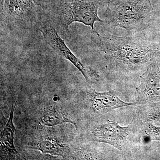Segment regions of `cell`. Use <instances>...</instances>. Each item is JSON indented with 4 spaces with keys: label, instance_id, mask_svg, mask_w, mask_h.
Returning <instances> with one entry per match:
<instances>
[{
    "label": "cell",
    "instance_id": "obj_4",
    "mask_svg": "<svg viewBox=\"0 0 160 160\" xmlns=\"http://www.w3.org/2000/svg\"><path fill=\"white\" fill-rule=\"evenodd\" d=\"M102 3L98 1L85 2L80 0H61L52 10V20L64 30H68L72 23L78 22L91 27L96 34V22H104L98 14V9Z\"/></svg>",
    "mask_w": 160,
    "mask_h": 160
},
{
    "label": "cell",
    "instance_id": "obj_3",
    "mask_svg": "<svg viewBox=\"0 0 160 160\" xmlns=\"http://www.w3.org/2000/svg\"><path fill=\"white\" fill-rule=\"evenodd\" d=\"M153 14L150 0H109L104 22L134 34L149 26Z\"/></svg>",
    "mask_w": 160,
    "mask_h": 160
},
{
    "label": "cell",
    "instance_id": "obj_2",
    "mask_svg": "<svg viewBox=\"0 0 160 160\" xmlns=\"http://www.w3.org/2000/svg\"><path fill=\"white\" fill-rule=\"evenodd\" d=\"M101 117L81 121L76 129L80 142L106 143L121 152L126 158L137 146L141 144L142 120L138 115L133 116L128 126L122 127L116 122L102 121Z\"/></svg>",
    "mask_w": 160,
    "mask_h": 160
},
{
    "label": "cell",
    "instance_id": "obj_6",
    "mask_svg": "<svg viewBox=\"0 0 160 160\" xmlns=\"http://www.w3.org/2000/svg\"><path fill=\"white\" fill-rule=\"evenodd\" d=\"M43 35V38L47 45L53 51L63 58L68 60L82 73L89 84H96L98 82L100 75L99 72L90 67L83 64L72 52L66 46L64 40L58 34L53 26L48 22H44L39 29Z\"/></svg>",
    "mask_w": 160,
    "mask_h": 160
},
{
    "label": "cell",
    "instance_id": "obj_1",
    "mask_svg": "<svg viewBox=\"0 0 160 160\" xmlns=\"http://www.w3.org/2000/svg\"><path fill=\"white\" fill-rule=\"evenodd\" d=\"M132 34L98 36L102 50L109 61L121 69L131 71L160 60V43Z\"/></svg>",
    "mask_w": 160,
    "mask_h": 160
},
{
    "label": "cell",
    "instance_id": "obj_7",
    "mask_svg": "<svg viewBox=\"0 0 160 160\" xmlns=\"http://www.w3.org/2000/svg\"><path fill=\"white\" fill-rule=\"evenodd\" d=\"M141 84L137 88L138 105L154 102L160 99V64H149L141 76Z\"/></svg>",
    "mask_w": 160,
    "mask_h": 160
},
{
    "label": "cell",
    "instance_id": "obj_14",
    "mask_svg": "<svg viewBox=\"0 0 160 160\" xmlns=\"http://www.w3.org/2000/svg\"><path fill=\"white\" fill-rule=\"evenodd\" d=\"M88 1H90V2L98 1V2H100L102 3L103 2H107V3L109 0H88Z\"/></svg>",
    "mask_w": 160,
    "mask_h": 160
},
{
    "label": "cell",
    "instance_id": "obj_8",
    "mask_svg": "<svg viewBox=\"0 0 160 160\" xmlns=\"http://www.w3.org/2000/svg\"><path fill=\"white\" fill-rule=\"evenodd\" d=\"M35 5L32 0H2L1 18L6 22H29L34 16Z\"/></svg>",
    "mask_w": 160,
    "mask_h": 160
},
{
    "label": "cell",
    "instance_id": "obj_13",
    "mask_svg": "<svg viewBox=\"0 0 160 160\" xmlns=\"http://www.w3.org/2000/svg\"><path fill=\"white\" fill-rule=\"evenodd\" d=\"M36 4L42 7H46L50 5L52 0H32Z\"/></svg>",
    "mask_w": 160,
    "mask_h": 160
},
{
    "label": "cell",
    "instance_id": "obj_12",
    "mask_svg": "<svg viewBox=\"0 0 160 160\" xmlns=\"http://www.w3.org/2000/svg\"><path fill=\"white\" fill-rule=\"evenodd\" d=\"M141 120V144L151 140L160 141V127L155 126L151 122Z\"/></svg>",
    "mask_w": 160,
    "mask_h": 160
},
{
    "label": "cell",
    "instance_id": "obj_11",
    "mask_svg": "<svg viewBox=\"0 0 160 160\" xmlns=\"http://www.w3.org/2000/svg\"><path fill=\"white\" fill-rule=\"evenodd\" d=\"M16 103L17 102L14 106H12L9 120L2 131H1V156L6 158V159H14L18 154L14 145L15 127L13 123V113Z\"/></svg>",
    "mask_w": 160,
    "mask_h": 160
},
{
    "label": "cell",
    "instance_id": "obj_15",
    "mask_svg": "<svg viewBox=\"0 0 160 160\" xmlns=\"http://www.w3.org/2000/svg\"><path fill=\"white\" fill-rule=\"evenodd\" d=\"M159 31L160 32V25L159 26ZM158 62L160 64V61H158Z\"/></svg>",
    "mask_w": 160,
    "mask_h": 160
},
{
    "label": "cell",
    "instance_id": "obj_10",
    "mask_svg": "<svg viewBox=\"0 0 160 160\" xmlns=\"http://www.w3.org/2000/svg\"><path fill=\"white\" fill-rule=\"evenodd\" d=\"M28 146L29 148L40 150L43 153L70 158H72L74 146V145L63 143L57 139L50 137H43L37 142H31Z\"/></svg>",
    "mask_w": 160,
    "mask_h": 160
},
{
    "label": "cell",
    "instance_id": "obj_9",
    "mask_svg": "<svg viewBox=\"0 0 160 160\" xmlns=\"http://www.w3.org/2000/svg\"><path fill=\"white\" fill-rule=\"evenodd\" d=\"M39 121L44 126H54L63 123H69L76 128L78 123L77 120L64 110L57 103H49L43 106L40 110Z\"/></svg>",
    "mask_w": 160,
    "mask_h": 160
},
{
    "label": "cell",
    "instance_id": "obj_5",
    "mask_svg": "<svg viewBox=\"0 0 160 160\" xmlns=\"http://www.w3.org/2000/svg\"><path fill=\"white\" fill-rule=\"evenodd\" d=\"M77 98L78 108L84 116L82 121L97 118L118 108L137 106V102H124L113 90L98 92L89 86L81 89Z\"/></svg>",
    "mask_w": 160,
    "mask_h": 160
}]
</instances>
